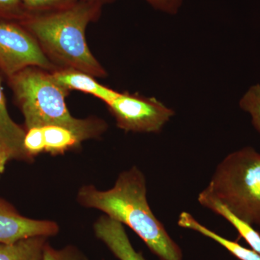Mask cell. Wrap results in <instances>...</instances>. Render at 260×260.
Here are the masks:
<instances>
[{
	"label": "cell",
	"mask_w": 260,
	"mask_h": 260,
	"mask_svg": "<svg viewBox=\"0 0 260 260\" xmlns=\"http://www.w3.org/2000/svg\"><path fill=\"white\" fill-rule=\"evenodd\" d=\"M241 109L249 113L251 116V122L254 129L260 134V85H253L239 102Z\"/></svg>",
	"instance_id": "obj_15"
},
{
	"label": "cell",
	"mask_w": 260,
	"mask_h": 260,
	"mask_svg": "<svg viewBox=\"0 0 260 260\" xmlns=\"http://www.w3.org/2000/svg\"><path fill=\"white\" fill-rule=\"evenodd\" d=\"M42 260H89L83 251L73 245L55 249L47 243Z\"/></svg>",
	"instance_id": "obj_17"
},
{
	"label": "cell",
	"mask_w": 260,
	"mask_h": 260,
	"mask_svg": "<svg viewBox=\"0 0 260 260\" xmlns=\"http://www.w3.org/2000/svg\"><path fill=\"white\" fill-rule=\"evenodd\" d=\"M77 200L82 206L101 210L127 225L160 260H183L180 246L149 206L146 179L138 168L121 172L108 190H100L93 185L82 186Z\"/></svg>",
	"instance_id": "obj_1"
},
{
	"label": "cell",
	"mask_w": 260,
	"mask_h": 260,
	"mask_svg": "<svg viewBox=\"0 0 260 260\" xmlns=\"http://www.w3.org/2000/svg\"><path fill=\"white\" fill-rule=\"evenodd\" d=\"M59 231L56 222L27 218L19 213L13 205L0 198V244H10L32 237H54Z\"/></svg>",
	"instance_id": "obj_7"
},
{
	"label": "cell",
	"mask_w": 260,
	"mask_h": 260,
	"mask_svg": "<svg viewBox=\"0 0 260 260\" xmlns=\"http://www.w3.org/2000/svg\"><path fill=\"white\" fill-rule=\"evenodd\" d=\"M116 125L126 132L156 133L174 115V112L155 98L120 93L108 104Z\"/></svg>",
	"instance_id": "obj_6"
},
{
	"label": "cell",
	"mask_w": 260,
	"mask_h": 260,
	"mask_svg": "<svg viewBox=\"0 0 260 260\" xmlns=\"http://www.w3.org/2000/svg\"><path fill=\"white\" fill-rule=\"evenodd\" d=\"M156 9L169 13H177L182 0H146Z\"/></svg>",
	"instance_id": "obj_20"
},
{
	"label": "cell",
	"mask_w": 260,
	"mask_h": 260,
	"mask_svg": "<svg viewBox=\"0 0 260 260\" xmlns=\"http://www.w3.org/2000/svg\"><path fill=\"white\" fill-rule=\"evenodd\" d=\"M109 0H78L47 13L30 14L20 23L37 39L58 69L80 70L103 78L105 70L93 55L85 38L87 26L99 18Z\"/></svg>",
	"instance_id": "obj_2"
},
{
	"label": "cell",
	"mask_w": 260,
	"mask_h": 260,
	"mask_svg": "<svg viewBox=\"0 0 260 260\" xmlns=\"http://www.w3.org/2000/svg\"><path fill=\"white\" fill-rule=\"evenodd\" d=\"M47 239L32 237L0 244V260H42Z\"/></svg>",
	"instance_id": "obj_13"
},
{
	"label": "cell",
	"mask_w": 260,
	"mask_h": 260,
	"mask_svg": "<svg viewBox=\"0 0 260 260\" xmlns=\"http://www.w3.org/2000/svg\"><path fill=\"white\" fill-rule=\"evenodd\" d=\"M45 152L53 155H62L78 148L84 141L81 137L68 128L60 126H43Z\"/></svg>",
	"instance_id": "obj_14"
},
{
	"label": "cell",
	"mask_w": 260,
	"mask_h": 260,
	"mask_svg": "<svg viewBox=\"0 0 260 260\" xmlns=\"http://www.w3.org/2000/svg\"><path fill=\"white\" fill-rule=\"evenodd\" d=\"M25 119V130L54 125L73 130L86 140L102 135L107 125L95 117L78 119L67 108L69 90L56 83L51 72L30 67L8 78Z\"/></svg>",
	"instance_id": "obj_3"
},
{
	"label": "cell",
	"mask_w": 260,
	"mask_h": 260,
	"mask_svg": "<svg viewBox=\"0 0 260 260\" xmlns=\"http://www.w3.org/2000/svg\"><path fill=\"white\" fill-rule=\"evenodd\" d=\"M9 160L10 158L8 157V154L5 151L3 145L0 143V177H1L2 174L4 173L7 162Z\"/></svg>",
	"instance_id": "obj_21"
},
{
	"label": "cell",
	"mask_w": 260,
	"mask_h": 260,
	"mask_svg": "<svg viewBox=\"0 0 260 260\" xmlns=\"http://www.w3.org/2000/svg\"><path fill=\"white\" fill-rule=\"evenodd\" d=\"M94 233L119 260H146L130 242L124 225L104 215L93 225Z\"/></svg>",
	"instance_id": "obj_8"
},
{
	"label": "cell",
	"mask_w": 260,
	"mask_h": 260,
	"mask_svg": "<svg viewBox=\"0 0 260 260\" xmlns=\"http://www.w3.org/2000/svg\"><path fill=\"white\" fill-rule=\"evenodd\" d=\"M29 15L22 0H0V21L21 23Z\"/></svg>",
	"instance_id": "obj_16"
},
{
	"label": "cell",
	"mask_w": 260,
	"mask_h": 260,
	"mask_svg": "<svg viewBox=\"0 0 260 260\" xmlns=\"http://www.w3.org/2000/svg\"><path fill=\"white\" fill-rule=\"evenodd\" d=\"M51 77L56 83L68 90H76L90 94L101 99L106 104H110L119 92L102 85L94 77L74 69H57L51 72Z\"/></svg>",
	"instance_id": "obj_10"
},
{
	"label": "cell",
	"mask_w": 260,
	"mask_h": 260,
	"mask_svg": "<svg viewBox=\"0 0 260 260\" xmlns=\"http://www.w3.org/2000/svg\"><path fill=\"white\" fill-rule=\"evenodd\" d=\"M30 14L47 13L74 4L78 0H22Z\"/></svg>",
	"instance_id": "obj_18"
},
{
	"label": "cell",
	"mask_w": 260,
	"mask_h": 260,
	"mask_svg": "<svg viewBox=\"0 0 260 260\" xmlns=\"http://www.w3.org/2000/svg\"><path fill=\"white\" fill-rule=\"evenodd\" d=\"M178 225L184 229H190L194 232L200 233L205 237L213 239L218 242L233 255L239 260H260V254L251 249H247L239 244L237 242L229 240L218 234L208 229L205 225H202L187 212H182L179 215L178 219Z\"/></svg>",
	"instance_id": "obj_11"
},
{
	"label": "cell",
	"mask_w": 260,
	"mask_h": 260,
	"mask_svg": "<svg viewBox=\"0 0 260 260\" xmlns=\"http://www.w3.org/2000/svg\"><path fill=\"white\" fill-rule=\"evenodd\" d=\"M198 200L200 205L212 210L214 213L218 214L228 220L237 229L239 236L251 246V249L260 254V234L256 232L253 228V225L241 220L240 218L234 215L232 212L229 211L223 205L205 196L201 192L198 195Z\"/></svg>",
	"instance_id": "obj_12"
},
{
	"label": "cell",
	"mask_w": 260,
	"mask_h": 260,
	"mask_svg": "<svg viewBox=\"0 0 260 260\" xmlns=\"http://www.w3.org/2000/svg\"><path fill=\"white\" fill-rule=\"evenodd\" d=\"M23 145L25 151L32 160L39 154L45 152L42 128L32 127L27 129Z\"/></svg>",
	"instance_id": "obj_19"
},
{
	"label": "cell",
	"mask_w": 260,
	"mask_h": 260,
	"mask_svg": "<svg viewBox=\"0 0 260 260\" xmlns=\"http://www.w3.org/2000/svg\"><path fill=\"white\" fill-rule=\"evenodd\" d=\"M30 67L49 72L58 69L23 25L0 21V71L9 78Z\"/></svg>",
	"instance_id": "obj_5"
},
{
	"label": "cell",
	"mask_w": 260,
	"mask_h": 260,
	"mask_svg": "<svg viewBox=\"0 0 260 260\" xmlns=\"http://www.w3.org/2000/svg\"><path fill=\"white\" fill-rule=\"evenodd\" d=\"M25 133L26 130L15 122L10 116L0 76V143L10 160L15 159L25 162L34 160L24 148Z\"/></svg>",
	"instance_id": "obj_9"
},
{
	"label": "cell",
	"mask_w": 260,
	"mask_h": 260,
	"mask_svg": "<svg viewBox=\"0 0 260 260\" xmlns=\"http://www.w3.org/2000/svg\"><path fill=\"white\" fill-rule=\"evenodd\" d=\"M201 193L260 228V153L246 147L228 155Z\"/></svg>",
	"instance_id": "obj_4"
}]
</instances>
